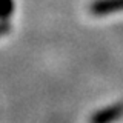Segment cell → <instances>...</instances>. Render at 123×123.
<instances>
[{"mask_svg": "<svg viewBox=\"0 0 123 123\" xmlns=\"http://www.w3.org/2000/svg\"><path fill=\"white\" fill-rule=\"evenodd\" d=\"M123 117V100L108 105L91 115L89 123H114Z\"/></svg>", "mask_w": 123, "mask_h": 123, "instance_id": "1", "label": "cell"}, {"mask_svg": "<svg viewBox=\"0 0 123 123\" xmlns=\"http://www.w3.org/2000/svg\"><path fill=\"white\" fill-rule=\"evenodd\" d=\"M89 11L94 15H108L123 11V0H94L89 5Z\"/></svg>", "mask_w": 123, "mask_h": 123, "instance_id": "2", "label": "cell"}, {"mask_svg": "<svg viewBox=\"0 0 123 123\" xmlns=\"http://www.w3.org/2000/svg\"><path fill=\"white\" fill-rule=\"evenodd\" d=\"M14 12V0H0V20H8Z\"/></svg>", "mask_w": 123, "mask_h": 123, "instance_id": "3", "label": "cell"}, {"mask_svg": "<svg viewBox=\"0 0 123 123\" xmlns=\"http://www.w3.org/2000/svg\"><path fill=\"white\" fill-rule=\"evenodd\" d=\"M9 29H11V26H9V23H8V20H0V37L8 34Z\"/></svg>", "mask_w": 123, "mask_h": 123, "instance_id": "4", "label": "cell"}]
</instances>
